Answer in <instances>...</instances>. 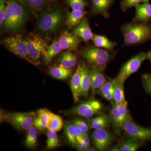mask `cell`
I'll return each mask as SVG.
<instances>
[{
	"instance_id": "3957f363",
	"label": "cell",
	"mask_w": 151,
	"mask_h": 151,
	"mask_svg": "<svg viewBox=\"0 0 151 151\" xmlns=\"http://www.w3.org/2000/svg\"><path fill=\"white\" fill-rule=\"evenodd\" d=\"M63 18L62 11L58 8L49 9L38 18L37 27L43 33H51L58 28Z\"/></svg>"
},
{
	"instance_id": "f1b7e54d",
	"label": "cell",
	"mask_w": 151,
	"mask_h": 151,
	"mask_svg": "<svg viewBox=\"0 0 151 151\" xmlns=\"http://www.w3.org/2000/svg\"><path fill=\"white\" fill-rule=\"evenodd\" d=\"M50 75L58 79L63 80L70 77L72 74L71 68H66L61 65L52 68L50 71Z\"/></svg>"
},
{
	"instance_id": "f546056e",
	"label": "cell",
	"mask_w": 151,
	"mask_h": 151,
	"mask_svg": "<svg viewBox=\"0 0 151 151\" xmlns=\"http://www.w3.org/2000/svg\"><path fill=\"white\" fill-rule=\"evenodd\" d=\"M63 127V121L60 116L50 112L47 129L49 131L57 132L61 130Z\"/></svg>"
},
{
	"instance_id": "44dd1931",
	"label": "cell",
	"mask_w": 151,
	"mask_h": 151,
	"mask_svg": "<svg viewBox=\"0 0 151 151\" xmlns=\"http://www.w3.org/2000/svg\"><path fill=\"white\" fill-rule=\"evenodd\" d=\"M81 89L80 96L87 97L91 89L90 70L84 63H81Z\"/></svg>"
},
{
	"instance_id": "b9f144b4",
	"label": "cell",
	"mask_w": 151,
	"mask_h": 151,
	"mask_svg": "<svg viewBox=\"0 0 151 151\" xmlns=\"http://www.w3.org/2000/svg\"><path fill=\"white\" fill-rule=\"evenodd\" d=\"M89 146L82 142L77 141V143L74 147L78 150L82 151L86 150V149Z\"/></svg>"
},
{
	"instance_id": "60d3db41",
	"label": "cell",
	"mask_w": 151,
	"mask_h": 151,
	"mask_svg": "<svg viewBox=\"0 0 151 151\" xmlns=\"http://www.w3.org/2000/svg\"><path fill=\"white\" fill-rule=\"evenodd\" d=\"M77 141H80L88 146H90V139L88 134H84L79 135L77 137Z\"/></svg>"
},
{
	"instance_id": "2e32d148",
	"label": "cell",
	"mask_w": 151,
	"mask_h": 151,
	"mask_svg": "<svg viewBox=\"0 0 151 151\" xmlns=\"http://www.w3.org/2000/svg\"><path fill=\"white\" fill-rule=\"evenodd\" d=\"M64 131L66 139L73 147L77 143V137L79 135L86 134L79 127L72 122L65 124Z\"/></svg>"
},
{
	"instance_id": "ee69618b",
	"label": "cell",
	"mask_w": 151,
	"mask_h": 151,
	"mask_svg": "<svg viewBox=\"0 0 151 151\" xmlns=\"http://www.w3.org/2000/svg\"><path fill=\"white\" fill-rule=\"evenodd\" d=\"M96 148L94 147H91V146H89L86 149L85 151H96Z\"/></svg>"
},
{
	"instance_id": "8fae6325",
	"label": "cell",
	"mask_w": 151,
	"mask_h": 151,
	"mask_svg": "<svg viewBox=\"0 0 151 151\" xmlns=\"http://www.w3.org/2000/svg\"><path fill=\"white\" fill-rule=\"evenodd\" d=\"M91 138L94 147L98 150H106L114 140L113 135L106 129H94Z\"/></svg>"
},
{
	"instance_id": "1f68e13d",
	"label": "cell",
	"mask_w": 151,
	"mask_h": 151,
	"mask_svg": "<svg viewBox=\"0 0 151 151\" xmlns=\"http://www.w3.org/2000/svg\"><path fill=\"white\" fill-rule=\"evenodd\" d=\"M142 142L134 140L129 139L121 143V151H136L140 147Z\"/></svg>"
},
{
	"instance_id": "f35d334b",
	"label": "cell",
	"mask_w": 151,
	"mask_h": 151,
	"mask_svg": "<svg viewBox=\"0 0 151 151\" xmlns=\"http://www.w3.org/2000/svg\"><path fill=\"white\" fill-rule=\"evenodd\" d=\"M72 122L79 127L85 134H88V132L90 128L88 123L82 119H74L72 120Z\"/></svg>"
},
{
	"instance_id": "ba28073f",
	"label": "cell",
	"mask_w": 151,
	"mask_h": 151,
	"mask_svg": "<svg viewBox=\"0 0 151 151\" xmlns=\"http://www.w3.org/2000/svg\"><path fill=\"white\" fill-rule=\"evenodd\" d=\"M103 105L100 101L92 99L81 103L66 112L68 115H78L89 119L102 112Z\"/></svg>"
},
{
	"instance_id": "4dcf8cb0",
	"label": "cell",
	"mask_w": 151,
	"mask_h": 151,
	"mask_svg": "<svg viewBox=\"0 0 151 151\" xmlns=\"http://www.w3.org/2000/svg\"><path fill=\"white\" fill-rule=\"evenodd\" d=\"M35 127H32L27 130L25 145L29 148L35 149L37 144L38 133Z\"/></svg>"
},
{
	"instance_id": "7c38bea8",
	"label": "cell",
	"mask_w": 151,
	"mask_h": 151,
	"mask_svg": "<svg viewBox=\"0 0 151 151\" xmlns=\"http://www.w3.org/2000/svg\"><path fill=\"white\" fill-rule=\"evenodd\" d=\"M58 41L63 49L72 51L78 48L81 38L73 32L64 31L60 36Z\"/></svg>"
},
{
	"instance_id": "ab89813d",
	"label": "cell",
	"mask_w": 151,
	"mask_h": 151,
	"mask_svg": "<svg viewBox=\"0 0 151 151\" xmlns=\"http://www.w3.org/2000/svg\"><path fill=\"white\" fill-rule=\"evenodd\" d=\"M6 11V0H0V24L2 25Z\"/></svg>"
},
{
	"instance_id": "e575fe53",
	"label": "cell",
	"mask_w": 151,
	"mask_h": 151,
	"mask_svg": "<svg viewBox=\"0 0 151 151\" xmlns=\"http://www.w3.org/2000/svg\"><path fill=\"white\" fill-rule=\"evenodd\" d=\"M115 104L118 110L124 118L125 122L130 120H133L127 107L128 103H119V104L115 103Z\"/></svg>"
},
{
	"instance_id": "7a4b0ae2",
	"label": "cell",
	"mask_w": 151,
	"mask_h": 151,
	"mask_svg": "<svg viewBox=\"0 0 151 151\" xmlns=\"http://www.w3.org/2000/svg\"><path fill=\"white\" fill-rule=\"evenodd\" d=\"M6 1L3 27L9 32H17L27 19V12L18 0H6Z\"/></svg>"
},
{
	"instance_id": "4316f807",
	"label": "cell",
	"mask_w": 151,
	"mask_h": 151,
	"mask_svg": "<svg viewBox=\"0 0 151 151\" xmlns=\"http://www.w3.org/2000/svg\"><path fill=\"white\" fill-rule=\"evenodd\" d=\"M94 46L99 48L111 50L114 48L116 44L108 39L105 36L94 34L92 39Z\"/></svg>"
},
{
	"instance_id": "d4e9b609",
	"label": "cell",
	"mask_w": 151,
	"mask_h": 151,
	"mask_svg": "<svg viewBox=\"0 0 151 151\" xmlns=\"http://www.w3.org/2000/svg\"><path fill=\"white\" fill-rule=\"evenodd\" d=\"M113 91L114 85L113 79H110L106 80L98 92L103 98L112 103L114 102Z\"/></svg>"
},
{
	"instance_id": "e0dca14e",
	"label": "cell",
	"mask_w": 151,
	"mask_h": 151,
	"mask_svg": "<svg viewBox=\"0 0 151 151\" xmlns=\"http://www.w3.org/2000/svg\"><path fill=\"white\" fill-rule=\"evenodd\" d=\"M136 8V13L133 21L137 22H148L151 19V4L148 2L139 4Z\"/></svg>"
},
{
	"instance_id": "8992f818",
	"label": "cell",
	"mask_w": 151,
	"mask_h": 151,
	"mask_svg": "<svg viewBox=\"0 0 151 151\" xmlns=\"http://www.w3.org/2000/svg\"><path fill=\"white\" fill-rule=\"evenodd\" d=\"M24 40L27 46L30 58L36 66L39 65L40 63L39 60L42 55L44 56L45 54L48 47L47 42L36 35H31Z\"/></svg>"
},
{
	"instance_id": "5b68a950",
	"label": "cell",
	"mask_w": 151,
	"mask_h": 151,
	"mask_svg": "<svg viewBox=\"0 0 151 151\" xmlns=\"http://www.w3.org/2000/svg\"><path fill=\"white\" fill-rule=\"evenodd\" d=\"M126 137L142 143L151 142V128L142 127L133 120L127 121L122 128Z\"/></svg>"
},
{
	"instance_id": "7402d4cb",
	"label": "cell",
	"mask_w": 151,
	"mask_h": 151,
	"mask_svg": "<svg viewBox=\"0 0 151 151\" xmlns=\"http://www.w3.org/2000/svg\"><path fill=\"white\" fill-rule=\"evenodd\" d=\"M91 2L93 13L101 15L105 18L109 16L108 10L113 0H91Z\"/></svg>"
},
{
	"instance_id": "83f0119b",
	"label": "cell",
	"mask_w": 151,
	"mask_h": 151,
	"mask_svg": "<svg viewBox=\"0 0 151 151\" xmlns=\"http://www.w3.org/2000/svg\"><path fill=\"white\" fill-rule=\"evenodd\" d=\"M113 81L114 85V103L116 104L127 103L124 94V84L120 82L116 78H113Z\"/></svg>"
},
{
	"instance_id": "bcb514c9",
	"label": "cell",
	"mask_w": 151,
	"mask_h": 151,
	"mask_svg": "<svg viewBox=\"0 0 151 151\" xmlns=\"http://www.w3.org/2000/svg\"><path fill=\"white\" fill-rule=\"evenodd\" d=\"M149 0H141V2H148Z\"/></svg>"
},
{
	"instance_id": "d6986e66",
	"label": "cell",
	"mask_w": 151,
	"mask_h": 151,
	"mask_svg": "<svg viewBox=\"0 0 151 151\" xmlns=\"http://www.w3.org/2000/svg\"><path fill=\"white\" fill-rule=\"evenodd\" d=\"M111 110V116L113 130L115 133L119 135L122 131L123 125L125 123V120L116 107L115 103H112Z\"/></svg>"
},
{
	"instance_id": "7bdbcfd3",
	"label": "cell",
	"mask_w": 151,
	"mask_h": 151,
	"mask_svg": "<svg viewBox=\"0 0 151 151\" xmlns=\"http://www.w3.org/2000/svg\"><path fill=\"white\" fill-rule=\"evenodd\" d=\"M110 151H121V144H118L109 150Z\"/></svg>"
},
{
	"instance_id": "9c48e42d",
	"label": "cell",
	"mask_w": 151,
	"mask_h": 151,
	"mask_svg": "<svg viewBox=\"0 0 151 151\" xmlns=\"http://www.w3.org/2000/svg\"><path fill=\"white\" fill-rule=\"evenodd\" d=\"M147 59V52H142L133 57L123 65L116 79L124 84L130 76L139 70L142 63Z\"/></svg>"
},
{
	"instance_id": "52a82bcc",
	"label": "cell",
	"mask_w": 151,
	"mask_h": 151,
	"mask_svg": "<svg viewBox=\"0 0 151 151\" xmlns=\"http://www.w3.org/2000/svg\"><path fill=\"white\" fill-rule=\"evenodd\" d=\"M3 42L6 48L11 52L36 66L30 58L26 44L21 35L18 34L9 37L5 38Z\"/></svg>"
},
{
	"instance_id": "d6a6232c",
	"label": "cell",
	"mask_w": 151,
	"mask_h": 151,
	"mask_svg": "<svg viewBox=\"0 0 151 151\" xmlns=\"http://www.w3.org/2000/svg\"><path fill=\"white\" fill-rule=\"evenodd\" d=\"M47 148L54 149L59 145V139L56 132L49 130L47 133Z\"/></svg>"
},
{
	"instance_id": "6da1fadb",
	"label": "cell",
	"mask_w": 151,
	"mask_h": 151,
	"mask_svg": "<svg viewBox=\"0 0 151 151\" xmlns=\"http://www.w3.org/2000/svg\"><path fill=\"white\" fill-rule=\"evenodd\" d=\"M121 29L124 46L137 45L151 39V25L147 22L133 21L123 25Z\"/></svg>"
},
{
	"instance_id": "9a60e30c",
	"label": "cell",
	"mask_w": 151,
	"mask_h": 151,
	"mask_svg": "<svg viewBox=\"0 0 151 151\" xmlns=\"http://www.w3.org/2000/svg\"><path fill=\"white\" fill-rule=\"evenodd\" d=\"M112 122L111 115L103 114L87 120L90 129H106L110 127Z\"/></svg>"
},
{
	"instance_id": "ffe728a7",
	"label": "cell",
	"mask_w": 151,
	"mask_h": 151,
	"mask_svg": "<svg viewBox=\"0 0 151 151\" xmlns=\"http://www.w3.org/2000/svg\"><path fill=\"white\" fill-rule=\"evenodd\" d=\"M50 111L46 108H42L35 112L33 126L37 129L44 131L47 127Z\"/></svg>"
},
{
	"instance_id": "30bf717a",
	"label": "cell",
	"mask_w": 151,
	"mask_h": 151,
	"mask_svg": "<svg viewBox=\"0 0 151 151\" xmlns=\"http://www.w3.org/2000/svg\"><path fill=\"white\" fill-rule=\"evenodd\" d=\"M35 112L12 113L7 116V119L15 128L19 130H27L33 126Z\"/></svg>"
},
{
	"instance_id": "4fadbf2b",
	"label": "cell",
	"mask_w": 151,
	"mask_h": 151,
	"mask_svg": "<svg viewBox=\"0 0 151 151\" xmlns=\"http://www.w3.org/2000/svg\"><path fill=\"white\" fill-rule=\"evenodd\" d=\"M104 70L99 68L92 67L90 70L91 78V90L92 94L98 92L99 89L106 81Z\"/></svg>"
},
{
	"instance_id": "603a6c76",
	"label": "cell",
	"mask_w": 151,
	"mask_h": 151,
	"mask_svg": "<svg viewBox=\"0 0 151 151\" xmlns=\"http://www.w3.org/2000/svg\"><path fill=\"white\" fill-rule=\"evenodd\" d=\"M22 5L32 11L42 10L49 6L55 0H18Z\"/></svg>"
},
{
	"instance_id": "5bb4252c",
	"label": "cell",
	"mask_w": 151,
	"mask_h": 151,
	"mask_svg": "<svg viewBox=\"0 0 151 151\" xmlns=\"http://www.w3.org/2000/svg\"><path fill=\"white\" fill-rule=\"evenodd\" d=\"M81 63L78 64L70 80V87L75 103L79 100L81 94Z\"/></svg>"
},
{
	"instance_id": "484cf974",
	"label": "cell",
	"mask_w": 151,
	"mask_h": 151,
	"mask_svg": "<svg viewBox=\"0 0 151 151\" xmlns=\"http://www.w3.org/2000/svg\"><path fill=\"white\" fill-rule=\"evenodd\" d=\"M63 48L59 41L57 40L53 41L47 49L46 52L44 55V61L45 63H50L55 55L61 51Z\"/></svg>"
},
{
	"instance_id": "cb8c5ba5",
	"label": "cell",
	"mask_w": 151,
	"mask_h": 151,
	"mask_svg": "<svg viewBox=\"0 0 151 151\" xmlns=\"http://www.w3.org/2000/svg\"><path fill=\"white\" fill-rule=\"evenodd\" d=\"M86 12L84 10H72L68 14L66 24L68 29L78 25L84 19Z\"/></svg>"
},
{
	"instance_id": "8d00e7d4",
	"label": "cell",
	"mask_w": 151,
	"mask_h": 151,
	"mask_svg": "<svg viewBox=\"0 0 151 151\" xmlns=\"http://www.w3.org/2000/svg\"><path fill=\"white\" fill-rule=\"evenodd\" d=\"M142 81L146 92L151 95V73L142 74Z\"/></svg>"
},
{
	"instance_id": "836d02e7",
	"label": "cell",
	"mask_w": 151,
	"mask_h": 151,
	"mask_svg": "<svg viewBox=\"0 0 151 151\" xmlns=\"http://www.w3.org/2000/svg\"><path fill=\"white\" fill-rule=\"evenodd\" d=\"M68 5L72 10H84L87 3L85 0H65Z\"/></svg>"
},
{
	"instance_id": "d590c367",
	"label": "cell",
	"mask_w": 151,
	"mask_h": 151,
	"mask_svg": "<svg viewBox=\"0 0 151 151\" xmlns=\"http://www.w3.org/2000/svg\"><path fill=\"white\" fill-rule=\"evenodd\" d=\"M60 65L66 68H72V64L69 56V50H67L63 53L60 59Z\"/></svg>"
},
{
	"instance_id": "74e56055",
	"label": "cell",
	"mask_w": 151,
	"mask_h": 151,
	"mask_svg": "<svg viewBox=\"0 0 151 151\" xmlns=\"http://www.w3.org/2000/svg\"><path fill=\"white\" fill-rule=\"evenodd\" d=\"M141 2V0H123L121 7L123 11L125 12L132 7L137 6Z\"/></svg>"
},
{
	"instance_id": "277c9868",
	"label": "cell",
	"mask_w": 151,
	"mask_h": 151,
	"mask_svg": "<svg viewBox=\"0 0 151 151\" xmlns=\"http://www.w3.org/2000/svg\"><path fill=\"white\" fill-rule=\"evenodd\" d=\"M110 50L96 46L85 47L82 52V56L92 67L99 68L103 70L113 58Z\"/></svg>"
},
{
	"instance_id": "ac0fdd59",
	"label": "cell",
	"mask_w": 151,
	"mask_h": 151,
	"mask_svg": "<svg viewBox=\"0 0 151 151\" xmlns=\"http://www.w3.org/2000/svg\"><path fill=\"white\" fill-rule=\"evenodd\" d=\"M73 32L85 42L92 40L94 35L88 20L85 18L83 19L81 22L76 27Z\"/></svg>"
},
{
	"instance_id": "f6af8a7d",
	"label": "cell",
	"mask_w": 151,
	"mask_h": 151,
	"mask_svg": "<svg viewBox=\"0 0 151 151\" xmlns=\"http://www.w3.org/2000/svg\"><path fill=\"white\" fill-rule=\"evenodd\" d=\"M147 59L150 60L151 64V50L147 52Z\"/></svg>"
}]
</instances>
